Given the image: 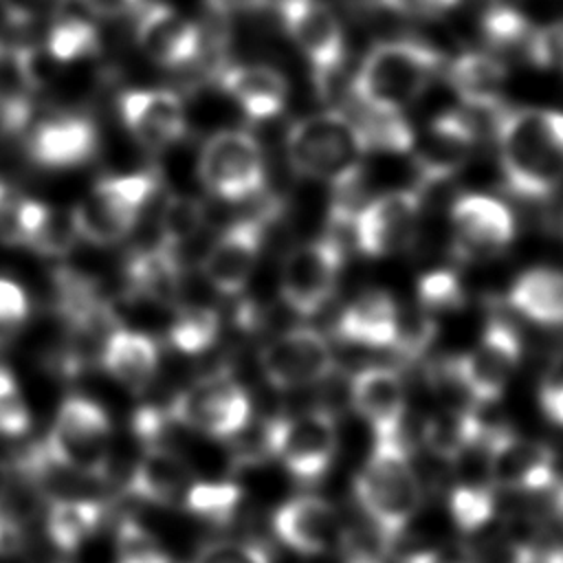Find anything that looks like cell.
<instances>
[{
  "label": "cell",
  "mask_w": 563,
  "mask_h": 563,
  "mask_svg": "<svg viewBox=\"0 0 563 563\" xmlns=\"http://www.w3.org/2000/svg\"><path fill=\"white\" fill-rule=\"evenodd\" d=\"M453 253L464 262H479L504 253L517 233L506 202L488 194H464L449 209Z\"/></svg>",
  "instance_id": "cell-15"
},
{
  "label": "cell",
  "mask_w": 563,
  "mask_h": 563,
  "mask_svg": "<svg viewBox=\"0 0 563 563\" xmlns=\"http://www.w3.org/2000/svg\"><path fill=\"white\" fill-rule=\"evenodd\" d=\"M51 207L24 196L13 185L0 180V240L4 244L31 246Z\"/></svg>",
  "instance_id": "cell-35"
},
{
  "label": "cell",
  "mask_w": 563,
  "mask_h": 563,
  "mask_svg": "<svg viewBox=\"0 0 563 563\" xmlns=\"http://www.w3.org/2000/svg\"><path fill=\"white\" fill-rule=\"evenodd\" d=\"M88 13L103 20H117L123 15H132L143 7V0H79Z\"/></svg>",
  "instance_id": "cell-52"
},
{
  "label": "cell",
  "mask_w": 563,
  "mask_h": 563,
  "mask_svg": "<svg viewBox=\"0 0 563 563\" xmlns=\"http://www.w3.org/2000/svg\"><path fill=\"white\" fill-rule=\"evenodd\" d=\"M336 367L328 339L314 328H292L260 352V369L277 389H299L325 380Z\"/></svg>",
  "instance_id": "cell-17"
},
{
  "label": "cell",
  "mask_w": 563,
  "mask_h": 563,
  "mask_svg": "<svg viewBox=\"0 0 563 563\" xmlns=\"http://www.w3.org/2000/svg\"><path fill=\"white\" fill-rule=\"evenodd\" d=\"M442 55L418 40L376 42L352 77V95L363 110L402 114L433 84Z\"/></svg>",
  "instance_id": "cell-2"
},
{
  "label": "cell",
  "mask_w": 563,
  "mask_h": 563,
  "mask_svg": "<svg viewBox=\"0 0 563 563\" xmlns=\"http://www.w3.org/2000/svg\"><path fill=\"white\" fill-rule=\"evenodd\" d=\"M358 130L363 134L367 152L383 154H409L416 143V132L405 119V114L380 112V110H363L354 117Z\"/></svg>",
  "instance_id": "cell-36"
},
{
  "label": "cell",
  "mask_w": 563,
  "mask_h": 563,
  "mask_svg": "<svg viewBox=\"0 0 563 563\" xmlns=\"http://www.w3.org/2000/svg\"><path fill=\"white\" fill-rule=\"evenodd\" d=\"M128 292L141 299L172 303L180 288L178 253L156 244L130 255L125 266Z\"/></svg>",
  "instance_id": "cell-31"
},
{
  "label": "cell",
  "mask_w": 563,
  "mask_h": 563,
  "mask_svg": "<svg viewBox=\"0 0 563 563\" xmlns=\"http://www.w3.org/2000/svg\"><path fill=\"white\" fill-rule=\"evenodd\" d=\"M31 427V413L13 374L0 365V435H22Z\"/></svg>",
  "instance_id": "cell-44"
},
{
  "label": "cell",
  "mask_w": 563,
  "mask_h": 563,
  "mask_svg": "<svg viewBox=\"0 0 563 563\" xmlns=\"http://www.w3.org/2000/svg\"><path fill=\"white\" fill-rule=\"evenodd\" d=\"M422 189H391L363 202L352 220V240L367 257H391L407 251L418 233Z\"/></svg>",
  "instance_id": "cell-11"
},
{
  "label": "cell",
  "mask_w": 563,
  "mask_h": 563,
  "mask_svg": "<svg viewBox=\"0 0 563 563\" xmlns=\"http://www.w3.org/2000/svg\"><path fill=\"white\" fill-rule=\"evenodd\" d=\"M191 563H271V552L257 541H211L202 545Z\"/></svg>",
  "instance_id": "cell-45"
},
{
  "label": "cell",
  "mask_w": 563,
  "mask_h": 563,
  "mask_svg": "<svg viewBox=\"0 0 563 563\" xmlns=\"http://www.w3.org/2000/svg\"><path fill=\"white\" fill-rule=\"evenodd\" d=\"M367 154L356 119L341 110L301 117L286 132L290 167L334 191L358 185Z\"/></svg>",
  "instance_id": "cell-3"
},
{
  "label": "cell",
  "mask_w": 563,
  "mask_h": 563,
  "mask_svg": "<svg viewBox=\"0 0 563 563\" xmlns=\"http://www.w3.org/2000/svg\"><path fill=\"white\" fill-rule=\"evenodd\" d=\"M172 422L211 438H238L251 420V398L229 374H207L176 394L167 407Z\"/></svg>",
  "instance_id": "cell-8"
},
{
  "label": "cell",
  "mask_w": 563,
  "mask_h": 563,
  "mask_svg": "<svg viewBox=\"0 0 563 563\" xmlns=\"http://www.w3.org/2000/svg\"><path fill=\"white\" fill-rule=\"evenodd\" d=\"M207 7L218 15H231L240 11H253L264 4V0H205Z\"/></svg>",
  "instance_id": "cell-54"
},
{
  "label": "cell",
  "mask_w": 563,
  "mask_h": 563,
  "mask_svg": "<svg viewBox=\"0 0 563 563\" xmlns=\"http://www.w3.org/2000/svg\"><path fill=\"white\" fill-rule=\"evenodd\" d=\"M354 495L365 517L387 543L396 541L420 508V482L400 438H374L354 477Z\"/></svg>",
  "instance_id": "cell-4"
},
{
  "label": "cell",
  "mask_w": 563,
  "mask_h": 563,
  "mask_svg": "<svg viewBox=\"0 0 563 563\" xmlns=\"http://www.w3.org/2000/svg\"><path fill=\"white\" fill-rule=\"evenodd\" d=\"M515 312L543 328H563V271L532 266L521 271L508 288Z\"/></svg>",
  "instance_id": "cell-29"
},
{
  "label": "cell",
  "mask_w": 563,
  "mask_h": 563,
  "mask_svg": "<svg viewBox=\"0 0 563 563\" xmlns=\"http://www.w3.org/2000/svg\"><path fill=\"white\" fill-rule=\"evenodd\" d=\"M189 486V464L176 451L161 444H147L128 479L130 495L154 506H169L178 499L183 501Z\"/></svg>",
  "instance_id": "cell-27"
},
{
  "label": "cell",
  "mask_w": 563,
  "mask_h": 563,
  "mask_svg": "<svg viewBox=\"0 0 563 563\" xmlns=\"http://www.w3.org/2000/svg\"><path fill=\"white\" fill-rule=\"evenodd\" d=\"M552 508H554V515L559 519V523L563 526V484L554 486V497H552Z\"/></svg>",
  "instance_id": "cell-56"
},
{
  "label": "cell",
  "mask_w": 563,
  "mask_h": 563,
  "mask_svg": "<svg viewBox=\"0 0 563 563\" xmlns=\"http://www.w3.org/2000/svg\"><path fill=\"white\" fill-rule=\"evenodd\" d=\"M484 462L495 488L539 493L556 482V455L541 440L510 429H490L484 438Z\"/></svg>",
  "instance_id": "cell-14"
},
{
  "label": "cell",
  "mask_w": 563,
  "mask_h": 563,
  "mask_svg": "<svg viewBox=\"0 0 563 563\" xmlns=\"http://www.w3.org/2000/svg\"><path fill=\"white\" fill-rule=\"evenodd\" d=\"M354 411L369 424L374 438H400L407 411L405 380L394 367L369 365L350 383Z\"/></svg>",
  "instance_id": "cell-23"
},
{
  "label": "cell",
  "mask_w": 563,
  "mask_h": 563,
  "mask_svg": "<svg viewBox=\"0 0 563 563\" xmlns=\"http://www.w3.org/2000/svg\"><path fill=\"white\" fill-rule=\"evenodd\" d=\"M383 9L409 18H440L455 9L460 0H374Z\"/></svg>",
  "instance_id": "cell-50"
},
{
  "label": "cell",
  "mask_w": 563,
  "mask_h": 563,
  "mask_svg": "<svg viewBox=\"0 0 563 563\" xmlns=\"http://www.w3.org/2000/svg\"><path fill=\"white\" fill-rule=\"evenodd\" d=\"M156 185L154 169L97 180L86 198L70 209L77 238L97 246L117 244L134 229Z\"/></svg>",
  "instance_id": "cell-5"
},
{
  "label": "cell",
  "mask_w": 563,
  "mask_h": 563,
  "mask_svg": "<svg viewBox=\"0 0 563 563\" xmlns=\"http://www.w3.org/2000/svg\"><path fill=\"white\" fill-rule=\"evenodd\" d=\"M477 139V119L464 108L438 114L422 134H416L409 152L416 185L422 189L453 178L471 161Z\"/></svg>",
  "instance_id": "cell-16"
},
{
  "label": "cell",
  "mask_w": 563,
  "mask_h": 563,
  "mask_svg": "<svg viewBox=\"0 0 563 563\" xmlns=\"http://www.w3.org/2000/svg\"><path fill=\"white\" fill-rule=\"evenodd\" d=\"M482 37L488 46V53H519L528 59V48L534 35V24L512 4L508 2H490L486 4L479 20Z\"/></svg>",
  "instance_id": "cell-34"
},
{
  "label": "cell",
  "mask_w": 563,
  "mask_h": 563,
  "mask_svg": "<svg viewBox=\"0 0 563 563\" xmlns=\"http://www.w3.org/2000/svg\"><path fill=\"white\" fill-rule=\"evenodd\" d=\"M106 372L132 394L145 391L158 369V345L143 332L114 328L99 354Z\"/></svg>",
  "instance_id": "cell-28"
},
{
  "label": "cell",
  "mask_w": 563,
  "mask_h": 563,
  "mask_svg": "<svg viewBox=\"0 0 563 563\" xmlns=\"http://www.w3.org/2000/svg\"><path fill=\"white\" fill-rule=\"evenodd\" d=\"M99 147V132L90 117L57 112L37 121L26 139L29 158L44 169H73L88 163Z\"/></svg>",
  "instance_id": "cell-21"
},
{
  "label": "cell",
  "mask_w": 563,
  "mask_h": 563,
  "mask_svg": "<svg viewBox=\"0 0 563 563\" xmlns=\"http://www.w3.org/2000/svg\"><path fill=\"white\" fill-rule=\"evenodd\" d=\"M4 488H7V473H4V468L0 466V499H2V495H4Z\"/></svg>",
  "instance_id": "cell-58"
},
{
  "label": "cell",
  "mask_w": 563,
  "mask_h": 563,
  "mask_svg": "<svg viewBox=\"0 0 563 563\" xmlns=\"http://www.w3.org/2000/svg\"><path fill=\"white\" fill-rule=\"evenodd\" d=\"M24 548L22 526L0 510V556H13Z\"/></svg>",
  "instance_id": "cell-53"
},
{
  "label": "cell",
  "mask_w": 563,
  "mask_h": 563,
  "mask_svg": "<svg viewBox=\"0 0 563 563\" xmlns=\"http://www.w3.org/2000/svg\"><path fill=\"white\" fill-rule=\"evenodd\" d=\"M435 334H438L435 317L427 314L420 306H416V310L409 314L400 308L398 334L391 350L402 358H418L429 350Z\"/></svg>",
  "instance_id": "cell-43"
},
{
  "label": "cell",
  "mask_w": 563,
  "mask_h": 563,
  "mask_svg": "<svg viewBox=\"0 0 563 563\" xmlns=\"http://www.w3.org/2000/svg\"><path fill=\"white\" fill-rule=\"evenodd\" d=\"M446 79L462 108L471 114L497 117L504 103L508 68L501 57L488 51H466L457 55L446 70Z\"/></svg>",
  "instance_id": "cell-24"
},
{
  "label": "cell",
  "mask_w": 563,
  "mask_h": 563,
  "mask_svg": "<svg viewBox=\"0 0 563 563\" xmlns=\"http://www.w3.org/2000/svg\"><path fill=\"white\" fill-rule=\"evenodd\" d=\"M220 336V314L209 306H183L169 325V343L185 354L209 350Z\"/></svg>",
  "instance_id": "cell-38"
},
{
  "label": "cell",
  "mask_w": 563,
  "mask_h": 563,
  "mask_svg": "<svg viewBox=\"0 0 563 563\" xmlns=\"http://www.w3.org/2000/svg\"><path fill=\"white\" fill-rule=\"evenodd\" d=\"M64 0H0L4 20L13 26H26L55 13Z\"/></svg>",
  "instance_id": "cell-49"
},
{
  "label": "cell",
  "mask_w": 563,
  "mask_h": 563,
  "mask_svg": "<svg viewBox=\"0 0 563 563\" xmlns=\"http://www.w3.org/2000/svg\"><path fill=\"white\" fill-rule=\"evenodd\" d=\"M119 112L128 132L145 147L161 152L187 134L183 99L167 88H134L119 97Z\"/></svg>",
  "instance_id": "cell-20"
},
{
  "label": "cell",
  "mask_w": 563,
  "mask_h": 563,
  "mask_svg": "<svg viewBox=\"0 0 563 563\" xmlns=\"http://www.w3.org/2000/svg\"><path fill=\"white\" fill-rule=\"evenodd\" d=\"M136 44L152 62L178 68L200 55L202 33L174 7L156 2L136 11Z\"/></svg>",
  "instance_id": "cell-22"
},
{
  "label": "cell",
  "mask_w": 563,
  "mask_h": 563,
  "mask_svg": "<svg viewBox=\"0 0 563 563\" xmlns=\"http://www.w3.org/2000/svg\"><path fill=\"white\" fill-rule=\"evenodd\" d=\"M220 88L253 121L277 117L288 101L286 77L266 64H240L218 70Z\"/></svg>",
  "instance_id": "cell-25"
},
{
  "label": "cell",
  "mask_w": 563,
  "mask_h": 563,
  "mask_svg": "<svg viewBox=\"0 0 563 563\" xmlns=\"http://www.w3.org/2000/svg\"><path fill=\"white\" fill-rule=\"evenodd\" d=\"M114 563H172L158 539L141 523L121 521L114 539Z\"/></svg>",
  "instance_id": "cell-42"
},
{
  "label": "cell",
  "mask_w": 563,
  "mask_h": 563,
  "mask_svg": "<svg viewBox=\"0 0 563 563\" xmlns=\"http://www.w3.org/2000/svg\"><path fill=\"white\" fill-rule=\"evenodd\" d=\"M198 178L220 200L240 202L264 187L266 169L257 139L244 130H220L198 154Z\"/></svg>",
  "instance_id": "cell-9"
},
{
  "label": "cell",
  "mask_w": 563,
  "mask_h": 563,
  "mask_svg": "<svg viewBox=\"0 0 563 563\" xmlns=\"http://www.w3.org/2000/svg\"><path fill=\"white\" fill-rule=\"evenodd\" d=\"M451 361L455 378L473 405L495 402L508 389L521 363V341L512 325L490 319L477 343Z\"/></svg>",
  "instance_id": "cell-10"
},
{
  "label": "cell",
  "mask_w": 563,
  "mask_h": 563,
  "mask_svg": "<svg viewBox=\"0 0 563 563\" xmlns=\"http://www.w3.org/2000/svg\"><path fill=\"white\" fill-rule=\"evenodd\" d=\"M343 255L341 240L330 233L288 251L279 273L284 303L301 317L319 312L336 288Z\"/></svg>",
  "instance_id": "cell-12"
},
{
  "label": "cell",
  "mask_w": 563,
  "mask_h": 563,
  "mask_svg": "<svg viewBox=\"0 0 563 563\" xmlns=\"http://www.w3.org/2000/svg\"><path fill=\"white\" fill-rule=\"evenodd\" d=\"M268 216L260 213L229 224L205 253V279L222 295H238L249 284L266 238Z\"/></svg>",
  "instance_id": "cell-18"
},
{
  "label": "cell",
  "mask_w": 563,
  "mask_h": 563,
  "mask_svg": "<svg viewBox=\"0 0 563 563\" xmlns=\"http://www.w3.org/2000/svg\"><path fill=\"white\" fill-rule=\"evenodd\" d=\"M183 504L205 521L229 523L242 504V488L233 482H191Z\"/></svg>",
  "instance_id": "cell-39"
},
{
  "label": "cell",
  "mask_w": 563,
  "mask_h": 563,
  "mask_svg": "<svg viewBox=\"0 0 563 563\" xmlns=\"http://www.w3.org/2000/svg\"><path fill=\"white\" fill-rule=\"evenodd\" d=\"M405 563H477V556L462 543H442L411 552Z\"/></svg>",
  "instance_id": "cell-51"
},
{
  "label": "cell",
  "mask_w": 563,
  "mask_h": 563,
  "mask_svg": "<svg viewBox=\"0 0 563 563\" xmlns=\"http://www.w3.org/2000/svg\"><path fill=\"white\" fill-rule=\"evenodd\" d=\"M486 438V429L475 413V407L444 405L429 416L422 427L424 446L440 460L455 464L466 453L477 449Z\"/></svg>",
  "instance_id": "cell-30"
},
{
  "label": "cell",
  "mask_w": 563,
  "mask_h": 563,
  "mask_svg": "<svg viewBox=\"0 0 563 563\" xmlns=\"http://www.w3.org/2000/svg\"><path fill=\"white\" fill-rule=\"evenodd\" d=\"M268 455L301 484L319 482L334 462L339 431L328 409L279 416L264 424Z\"/></svg>",
  "instance_id": "cell-7"
},
{
  "label": "cell",
  "mask_w": 563,
  "mask_h": 563,
  "mask_svg": "<svg viewBox=\"0 0 563 563\" xmlns=\"http://www.w3.org/2000/svg\"><path fill=\"white\" fill-rule=\"evenodd\" d=\"M99 31L81 18L57 20L46 37V53L55 62H79L99 51Z\"/></svg>",
  "instance_id": "cell-40"
},
{
  "label": "cell",
  "mask_w": 563,
  "mask_h": 563,
  "mask_svg": "<svg viewBox=\"0 0 563 563\" xmlns=\"http://www.w3.org/2000/svg\"><path fill=\"white\" fill-rule=\"evenodd\" d=\"M499 172L526 200H545L563 185V112L504 108L495 128Z\"/></svg>",
  "instance_id": "cell-1"
},
{
  "label": "cell",
  "mask_w": 563,
  "mask_h": 563,
  "mask_svg": "<svg viewBox=\"0 0 563 563\" xmlns=\"http://www.w3.org/2000/svg\"><path fill=\"white\" fill-rule=\"evenodd\" d=\"M528 62L537 68L556 70L563 75V18L534 29Z\"/></svg>",
  "instance_id": "cell-46"
},
{
  "label": "cell",
  "mask_w": 563,
  "mask_h": 563,
  "mask_svg": "<svg viewBox=\"0 0 563 563\" xmlns=\"http://www.w3.org/2000/svg\"><path fill=\"white\" fill-rule=\"evenodd\" d=\"M205 216L207 211L202 200L187 194H172L158 216V244L178 253L180 246L198 235L205 224Z\"/></svg>",
  "instance_id": "cell-37"
},
{
  "label": "cell",
  "mask_w": 563,
  "mask_h": 563,
  "mask_svg": "<svg viewBox=\"0 0 563 563\" xmlns=\"http://www.w3.org/2000/svg\"><path fill=\"white\" fill-rule=\"evenodd\" d=\"M103 519V508L88 497H57L46 512V534L62 552H75Z\"/></svg>",
  "instance_id": "cell-33"
},
{
  "label": "cell",
  "mask_w": 563,
  "mask_h": 563,
  "mask_svg": "<svg viewBox=\"0 0 563 563\" xmlns=\"http://www.w3.org/2000/svg\"><path fill=\"white\" fill-rule=\"evenodd\" d=\"M464 303H466V292L457 273L449 268H435V271H427L418 279V306L427 314L438 319L440 314L462 310Z\"/></svg>",
  "instance_id": "cell-41"
},
{
  "label": "cell",
  "mask_w": 563,
  "mask_h": 563,
  "mask_svg": "<svg viewBox=\"0 0 563 563\" xmlns=\"http://www.w3.org/2000/svg\"><path fill=\"white\" fill-rule=\"evenodd\" d=\"M343 563H380V561L367 552H350Z\"/></svg>",
  "instance_id": "cell-57"
},
{
  "label": "cell",
  "mask_w": 563,
  "mask_h": 563,
  "mask_svg": "<svg viewBox=\"0 0 563 563\" xmlns=\"http://www.w3.org/2000/svg\"><path fill=\"white\" fill-rule=\"evenodd\" d=\"M495 490L484 457L477 471L460 468L449 490V512L457 528L464 532L484 528L495 515Z\"/></svg>",
  "instance_id": "cell-32"
},
{
  "label": "cell",
  "mask_w": 563,
  "mask_h": 563,
  "mask_svg": "<svg viewBox=\"0 0 563 563\" xmlns=\"http://www.w3.org/2000/svg\"><path fill=\"white\" fill-rule=\"evenodd\" d=\"M277 539L303 556L328 554L345 545V530L336 510L317 495L286 499L273 515Z\"/></svg>",
  "instance_id": "cell-19"
},
{
  "label": "cell",
  "mask_w": 563,
  "mask_h": 563,
  "mask_svg": "<svg viewBox=\"0 0 563 563\" xmlns=\"http://www.w3.org/2000/svg\"><path fill=\"white\" fill-rule=\"evenodd\" d=\"M539 407L550 422L563 427V347L554 354L541 376Z\"/></svg>",
  "instance_id": "cell-47"
},
{
  "label": "cell",
  "mask_w": 563,
  "mask_h": 563,
  "mask_svg": "<svg viewBox=\"0 0 563 563\" xmlns=\"http://www.w3.org/2000/svg\"><path fill=\"white\" fill-rule=\"evenodd\" d=\"M284 31L312 68L314 84L328 90L345 57V35L336 13L323 0H279Z\"/></svg>",
  "instance_id": "cell-13"
},
{
  "label": "cell",
  "mask_w": 563,
  "mask_h": 563,
  "mask_svg": "<svg viewBox=\"0 0 563 563\" xmlns=\"http://www.w3.org/2000/svg\"><path fill=\"white\" fill-rule=\"evenodd\" d=\"M530 563H563V545L537 548Z\"/></svg>",
  "instance_id": "cell-55"
},
{
  "label": "cell",
  "mask_w": 563,
  "mask_h": 563,
  "mask_svg": "<svg viewBox=\"0 0 563 563\" xmlns=\"http://www.w3.org/2000/svg\"><path fill=\"white\" fill-rule=\"evenodd\" d=\"M29 317V299L24 290L11 282L0 277V339L9 336L18 330Z\"/></svg>",
  "instance_id": "cell-48"
},
{
  "label": "cell",
  "mask_w": 563,
  "mask_h": 563,
  "mask_svg": "<svg viewBox=\"0 0 563 563\" xmlns=\"http://www.w3.org/2000/svg\"><path fill=\"white\" fill-rule=\"evenodd\" d=\"M110 435V418L99 402L68 396L62 400L42 449L55 464L86 479H101L108 473Z\"/></svg>",
  "instance_id": "cell-6"
},
{
  "label": "cell",
  "mask_w": 563,
  "mask_h": 563,
  "mask_svg": "<svg viewBox=\"0 0 563 563\" xmlns=\"http://www.w3.org/2000/svg\"><path fill=\"white\" fill-rule=\"evenodd\" d=\"M400 306L380 288L356 295L336 319V334L345 343L363 347H394Z\"/></svg>",
  "instance_id": "cell-26"
}]
</instances>
